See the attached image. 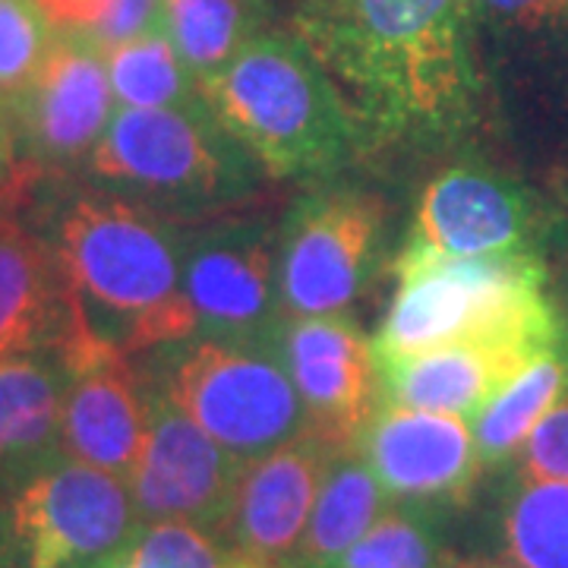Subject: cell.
<instances>
[{
  "instance_id": "1",
  "label": "cell",
  "mask_w": 568,
  "mask_h": 568,
  "mask_svg": "<svg viewBox=\"0 0 568 568\" xmlns=\"http://www.w3.org/2000/svg\"><path fill=\"white\" fill-rule=\"evenodd\" d=\"M297 29L361 140L429 152L477 121L462 0H310Z\"/></svg>"
},
{
  "instance_id": "2",
  "label": "cell",
  "mask_w": 568,
  "mask_h": 568,
  "mask_svg": "<svg viewBox=\"0 0 568 568\" xmlns=\"http://www.w3.org/2000/svg\"><path fill=\"white\" fill-rule=\"evenodd\" d=\"M29 215L61 268L80 335L145 354L193 335L183 237L168 215L99 183L39 178Z\"/></svg>"
},
{
  "instance_id": "3",
  "label": "cell",
  "mask_w": 568,
  "mask_h": 568,
  "mask_svg": "<svg viewBox=\"0 0 568 568\" xmlns=\"http://www.w3.org/2000/svg\"><path fill=\"white\" fill-rule=\"evenodd\" d=\"M448 345H493L537 357L566 345L537 253L448 256L407 241L395 260V294L373 347L376 357Z\"/></svg>"
},
{
  "instance_id": "4",
  "label": "cell",
  "mask_w": 568,
  "mask_h": 568,
  "mask_svg": "<svg viewBox=\"0 0 568 568\" xmlns=\"http://www.w3.org/2000/svg\"><path fill=\"white\" fill-rule=\"evenodd\" d=\"M200 89L219 123L275 181H328L361 145L342 92L301 36L256 32Z\"/></svg>"
},
{
  "instance_id": "5",
  "label": "cell",
  "mask_w": 568,
  "mask_h": 568,
  "mask_svg": "<svg viewBox=\"0 0 568 568\" xmlns=\"http://www.w3.org/2000/svg\"><path fill=\"white\" fill-rule=\"evenodd\" d=\"M82 171L89 183L162 215L237 209L265 174L209 104L114 111Z\"/></svg>"
},
{
  "instance_id": "6",
  "label": "cell",
  "mask_w": 568,
  "mask_h": 568,
  "mask_svg": "<svg viewBox=\"0 0 568 568\" xmlns=\"http://www.w3.org/2000/svg\"><path fill=\"white\" fill-rule=\"evenodd\" d=\"M140 528L130 484L61 446L0 465V568H118Z\"/></svg>"
},
{
  "instance_id": "7",
  "label": "cell",
  "mask_w": 568,
  "mask_h": 568,
  "mask_svg": "<svg viewBox=\"0 0 568 568\" xmlns=\"http://www.w3.org/2000/svg\"><path fill=\"white\" fill-rule=\"evenodd\" d=\"M140 361L171 402L244 462L310 433L278 345L190 335L145 351Z\"/></svg>"
},
{
  "instance_id": "8",
  "label": "cell",
  "mask_w": 568,
  "mask_h": 568,
  "mask_svg": "<svg viewBox=\"0 0 568 568\" xmlns=\"http://www.w3.org/2000/svg\"><path fill=\"white\" fill-rule=\"evenodd\" d=\"M386 205L357 186H316L284 212L278 291L284 320L335 316L361 301L379 263Z\"/></svg>"
},
{
  "instance_id": "9",
  "label": "cell",
  "mask_w": 568,
  "mask_h": 568,
  "mask_svg": "<svg viewBox=\"0 0 568 568\" xmlns=\"http://www.w3.org/2000/svg\"><path fill=\"white\" fill-rule=\"evenodd\" d=\"M183 297L193 335L278 345V231L231 219L183 237Z\"/></svg>"
},
{
  "instance_id": "10",
  "label": "cell",
  "mask_w": 568,
  "mask_h": 568,
  "mask_svg": "<svg viewBox=\"0 0 568 568\" xmlns=\"http://www.w3.org/2000/svg\"><path fill=\"white\" fill-rule=\"evenodd\" d=\"M244 465V458L219 446L178 402H171L149 379L145 436L140 458L126 477L142 525L190 521L222 530Z\"/></svg>"
},
{
  "instance_id": "11",
  "label": "cell",
  "mask_w": 568,
  "mask_h": 568,
  "mask_svg": "<svg viewBox=\"0 0 568 568\" xmlns=\"http://www.w3.org/2000/svg\"><path fill=\"white\" fill-rule=\"evenodd\" d=\"M20 162L39 174H63L89 159L114 118L108 51L54 32L36 80L10 108Z\"/></svg>"
},
{
  "instance_id": "12",
  "label": "cell",
  "mask_w": 568,
  "mask_h": 568,
  "mask_svg": "<svg viewBox=\"0 0 568 568\" xmlns=\"http://www.w3.org/2000/svg\"><path fill=\"white\" fill-rule=\"evenodd\" d=\"M67 366L58 446L85 465L130 477L149 417V379L140 354L73 332L61 347Z\"/></svg>"
},
{
  "instance_id": "13",
  "label": "cell",
  "mask_w": 568,
  "mask_h": 568,
  "mask_svg": "<svg viewBox=\"0 0 568 568\" xmlns=\"http://www.w3.org/2000/svg\"><path fill=\"white\" fill-rule=\"evenodd\" d=\"M278 351L310 417V433L354 448L383 405L376 347L345 313L284 320Z\"/></svg>"
},
{
  "instance_id": "14",
  "label": "cell",
  "mask_w": 568,
  "mask_h": 568,
  "mask_svg": "<svg viewBox=\"0 0 568 568\" xmlns=\"http://www.w3.org/2000/svg\"><path fill=\"white\" fill-rule=\"evenodd\" d=\"M357 448L392 503L429 511L462 506L484 467L462 417L388 402L376 407Z\"/></svg>"
},
{
  "instance_id": "15",
  "label": "cell",
  "mask_w": 568,
  "mask_h": 568,
  "mask_svg": "<svg viewBox=\"0 0 568 568\" xmlns=\"http://www.w3.org/2000/svg\"><path fill=\"white\" fill-rule=\"evenodd\" d=\"M544 215L525 186L480 168H446L420 190L410 241L448 256L534 253Z\"/></svg>"
},
{
  "instance_id": "16",
  "label": "cell",
  "mask_w": 568,
  "mask_h": 568,
  "mask_svg": "<svg viewBox=\"0 0 568 568\" xmlns=\"http://www.w3.org/2000/svg\"><path fill=\"white\" fill-rule=\"evenodd\" d=\"M338 448L306 433L246 462L222 534L260 568H291Z\"/></svg>"
},
{
  "instance_id": "17",
  "label": "cell",
  "mask_w": 568,
  "mask_h": 568,
  "mask_svg": "<svg viewBox=\"0 0 568 568\" xmlns=\"http://www.w3.org/2000/svg\"><path fill=\"white\" fill-rule=\"evenodd\" d=\"M39 171L0 196V357L26 351H58L77 332L61 268L29 215V193Z\"/></svg>"
},
{
  "instance_id": "18",
  "label": "cell",
  "mask_w": 568,
  "mask_h": 568,
  "mask_svg": "<svg viewBox=\"0 0 568 568\" xmlns=\"http://www.w3.org/2000/svg\"><path fill=\"white\" fill-rule=\"evenodd\" d=\"M534 357L493 345H448L376 357L383 402L474 420Z\"/></svg>"
},
{
  "instance_id": "19",
  "label": "cell",
  "mask_w": 568,
  "mask_h": 568,
  "mask_svg": "<svg viewBox=\"0 0 568 568\" xmlns=\"http://www.w3.org/2000/svg\"><path fill=\"white\" fill-rule=\"evenodd\" d=\"M392 506L361 448H338L325 467L316 506L291 568H323L351 549Z\"/></svg>"
},
{
  "instance_id": "20",
  "label": "cell",
  "mask_w": 568,
  "mask_h": 568,
  "mask_svg": "<svg viewBox=\"0 0 568 568\" xmlns=\"http://www.w3.org/2000/svg\"><path fill=\"white\" fill-rule=\"evenodd\" d=\"M67 366L58 351L0 357V465L58 446Z\"/></svg>"
},
{
  "instance_id": "21",
  "label": "cell",
  "mask_w": 568,
  "mask_h": 568,
  "mask_svg": "<svg viewBox=\"0 0 568 568\" xmlns=\"http://www.w3.org/2000/svg\"><path fill=\"white\" fill-rule=\"evenodd\" d=\"M568 395V345L537 354L474 420L480 465L496 467L518 455L537 424Z\"/></svg>"
},
{
  "instance_id": "22",
  "label": "cell",
  "mask_w": 568,
  "mask_h": 568,
  "mask_svg": "<svg viewBox=\"0 0 568 568\" xmlns=\"http://www.w3.org/2000/svg\"><path fill=\"white\" fill-rule=\"evenodd\" d=\"M256 0H162L159 29L200 82L215 77L256 36Z\"/></svg>"
},
{
  "instance_id": "23",
  "label": "cell",
  "mask_w": 568,
  "mask_h": 568,
  "mask_svg": "<svg viewBox=\"0 0 568 568\" xmlns=\"http://www.w3.org/2000/svg\"><path fill=\"white\" fill-rule=\"evenodd\" d=\"M499 530L508 562L518 568H568V480L518 474Z\"/></svg>"
},
{
  "instance_id": "24",
  "label": "cell",
  "mask_w": 568,
  "mask_h": 568,
  "mask_svg": "<svg viewBox=\"0 0 568 568\" xmlns=\"http://www.w3.org/2000/svg\"><path fill=\"white\" fill-rule=\"evenodd\" d=\"M108 77L123 108H203L200 80L190 73L162 29L142 32L108 51Z\"/></svg>"
},
{
  "instance_id": "25",
  "label": "cell",
  "mask_w": 568,
  "mask_h": 568,
  "mask_svg": "<svg viewBox=\"0 0 568 568\" xmlns=\"http://www.w3.org/2000/svg\"><path fill=\"white\" fill-rule=\"evenodd\" d=\"M439 511L392 503L364 537L323 568H455Z\"/></svg>"
},
{
  "instance_id": "26",
  "label": "cell",
  "mask_w": 568,
  "mask_h": 568,
  "mask_svg": "<svg viewBox=\"0 0 568 568\" xmlns=\"http://www.w3.org/2000/svg\"><path fill=\"white\" fill-rule=\"evenodd\" d=\"M118 568H260L222 530L190 521H145Z\"/></svg>"
},
{
  "instance_id": "27",
  "label": "cell",
  "mask_w": 568,
  "mask_h": 568,
  "mask_svg": "<svg viewBox=\"0 0 568 568\" xmlns=\"http://www.w3.org/2000/svg\"><path fill=\"white\" fill-rule=\"evenodd\" d=\"M54 26V32L80 39L111 51L142 32L159 29L162 0H32Z\"/></svg>"
},
{
  "instance_id": "28",
  "label": "cell",
  "mask_w": 568,
  "mask_h": 568,
  "mask_svg": "<svg viewBox=\"0 0 568 568\" xmlns=\"http://www.w3.org/2000/svg\"><path fill=\"white\" fill-rule=\"evenodd\" d=\"M54 26L32 0H0V104L13 108L36 80Z\"/></svg>"
},
{
  "instance_id": "29",
  "label": "cell",
  "mask_w": 568,
  "mask_h": 568,
  "mask_svg": "<svg viewBox=\"0 0 568 568\" xmlns=\"http://www.w3.org/2000/svg\"><path fill=\"white\" fill-rule=\"evenodd\" d=\"M518 455H521L518 474L544 477V480H568V395L537 424Z\"/></svg>"
},
{
  "instance_id": "30",
  "label": "cell",
  "mask_w": 568,
  "mask_h": 568,
  "mask_svg": "<svg viewBox=\"0 0 568 568\" xmlns=\"http://www.w3.org/2000/svg\"><path fill=\"white\" fill-rule=\"evenodd\" d=\"M484 7L496 20L521 29L556 26L568 17V0H484Z\"/></svg>"
},
{
  "instance_id": "31",
  "label": "cell",
  "mask_w": 568,
  "mask_h": 568,
  "mask_svg": "<svg viewBox=\"0 0 568 568\" xmlns=\"http://www.w3.org/2000/svg\"><path fill=\"white\" fill-rule=\"evenodd\" d=\"M26 174V164L20 162V145H17V126L10 118V108L0 104V196L10 193Z\"/></svg>"
},
{
  "instance_id": "32",
  "label": "cell",
  "mask_w": 568,
  "mask_h": 568,
  "mask_svg": "<svg viewBox=\"0 0 568 568\" xmlns=\"http://www.w3.org/2000/svg\"><path fill=\"white\" fill-rule=\"evenodd\" d=\"M467 568H518L515 562H477V566H467Z\"/></svg>"
},
{
  "instance_id": "33",
  "label": "cell",
  "mask_w": 568,
  "mask_h": 568,
  "mask_svg": "<svg viewBox=\"0 0 568 568\" xmlns=\"http://www.w3.org/2000/svg\"><path fill=\"white\" fill-rule=\"evenodd\" d=\"M566 268H568V263H566Z\"/></svg>"
}]
</instances>
